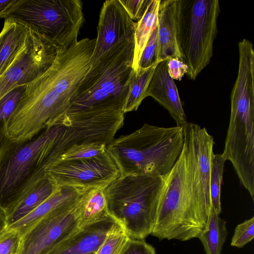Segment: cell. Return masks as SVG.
I'll return each instance as SVG.
<instances>
[{
    "label": "cell",
    "instance_id": "cell-16",
    "mask_svg": "<svg viewBox=\"0 0 254 254\" xmlns=\"http://www.w3.org/2000/svg\"><path fill=\"white\" fill-rule=\"evenodd\" d=\"M116 223V221L110 216L103 221L78 229L47 254L95 253Z\"/></svg>",
    "mask_w": 254,
    "mask_h": 254
},
{
    "label": "cell",
    "instance_id": "cell-26",
    "mask_svg": "<svg viewBox=\"0 0 254 254\" xmlns=\"http://www.w3.org/2000/svg\"><path fill=\"white\" fill-rule=\"evenodd\" d=\"M26 85L15 87L0 100V151L7 139L5 136L7 121L17 106Z\"/></svg>",
    "mask_w": 254,
    "mask_h": 254
},
{
    "label": "cell",
    "instance_id": "cell-9",
    "mask_svg": "<svg viewBox=\"0 0 254 254\" xmlns=\"http://www.w3.org/2000/svg\"><path fill=\"white\" fill-rule=\"evenodd\" d=\"M124 120L122 111L89 112L56 119L48 126L54 127L53 144L57 160L74 145L91 142L108 145L123 127Z\"/></svg>",
    "mask_w": 254,
    "mask_h": 254
},
{
    "label": "cell",
    "instance_id": "cell-20",
    "mask_svg": "<svg viewBox=\"0 0 254 254\" xmlns=\"http://www.w3.org/2000/svg\"><path fill=\"white\" fill-rule=\"evenodd\" d=\"M75 212L79 229L103 221L111 216L107 210L105 188L83 190Z\"/></svg>",
    "mask_w": 254,
    "mask_h": 254
},
{
    "label": "cell",
    "instance_id": "cell-10",
    "mask_svg": "<svg viewBox=\"0 0 254 254\" xmlns=\"http://www.w3.org/2000/svg\"><path fill=\"white\" fill-rule=\"evenodd\" d=\"M57 186L87 190L105 188L120 175L119 168L107 149L93 157L58 159L45 170Z\"/></svg>",
    "mask_w": 254,
    "mask_h": 254
},
{
    "label": "cell",
    "instance_id": "cell-32",
    "mask_svg": "<svg viewBox=\"0 0 254 254\" xmlns=\"http://www.w3.org/2000/svg\"><path fill=\"white\" fill-rule=\"evenodd\" d=\"M20 240L15 232L4 230L0 235V254H16Z\"/></svg>",
    "mask_w": 254,
    "mask_h": 254
},
{
    "label": "cell",
    "instance_id": "cell-11",
    "mask_svg": "<svg viewBox=\"0 0 254 254\" xmlns=\"http://www.w3.org/2000/svg\"><path fill=\"white\" fill-rule=\"evenodd\" d=\"M56 55L55 47L30 30L24 47L0 76V100L15 87L27 85L40 76Z\"/></svg>",
    "mask_w": 254,
    "mask_h": 254
},
{
    "label": "cell",
    "instance_id": "cell-3",
    "mask_svg": "<svg viewBox=\"0 0 254 254\" xmlns=\"http://www.w3.org/2000/svg\"><path fill=\"white\" fill-rule=\"evenodd\" d=\"M134 48V35L116 44L90 65L71 104L60 117L89 112L123 111L135 73Z\"/></svg>",
    "mask_w": 254,
    "mask_h": 254
},
{
    "label": "cell",
    "instance_id": "cell-17",
    "mask_svg": "<svg viewBox=\"0 0 254 254\" xmlns=\"http://www.w3.org/2000/svg\"><path fill=\"white\" fill-rule=\"evenodd\" d=\"M178 4V0H160L157 16V62L172 58L183 61L177 40Z\"/></svg>",
    "mask_w": 254,
    "mask_h": 254
},
{
    "label": "cell",
    "instance_id": "cell-5",
    "mask_svg": "<svg viewBox=\"0 0 254 254\" xmlns=\"http://www.w3.org/2000/svg\"><path fill=\"white\" fill-rule=\"evenodd\" d=\"M53 126L21 142L7 139L0 151V208L9 214L56 161Z\"/></svg>",
    "mask_w": 254,
    "mask_h": 254
},
{
    "label": "cell",
    "instance_id": "cell-30",
    "mask_svg": "<svg viewBox=\"0 0 254 254\" xmlns=\"http://www.w3.org/2000/svg\"><path fill=\"white\" fill-rule=\"evenodd\" d=\"M157 51L158 43L157 25L156 27L153 31L142 53L139 64V68H147L152 65L158 62L157 61Z\"/></svg>",
    "mask_w": 254,
    "mask_h": 254
},
{
    "label": "cell",
    "instance_id": "cell-4",
    "mask_svg": "<svg viewBox=\"0 0 254 254\" xmlns=\"http://www.w3.org/2000/svg\"><path fill=\"white\" fill-rule=\"evenodd\" d=\"M184 143L183 127H160L144 124L106 145L117 164L120 176L167 174L178 159Z\"/></svg>",
    "mask_w": 254,
    "mask_h": 254
},
{
    "label": "cell",
    "instance_id": "cell-19",
    "mask_svg": "<svg viewBox=\"0 0 254 254\" xmlns=\"http://www.w3.org/2000/svg\"><path fill=\"white\" fill-rule=\"evenodd\" d=\"M30 30L10 19H4L0 32V76L6 70L24 47Z\"/></svg>",
    "mask_w": 254,
    "mask_h": 254
},
{
    "label": "cell",
    "instance_id": "cell-23",
    "mask_svg": "<svg viewBox=\"0 0 254 254\" xmlns=\"http://www.w3.org/2000/svg\"><path fill=\"white\" fill-rule=\"evenodd\" d=\"M227 234L225 221L211 207L206 227L197 238L206 254H221Z\"/></svg>",
    "mask_w": 254,
    "mask_h": 254
},
{
    "label": "cell",
    "instance_id": "cell-2",
    "mask_svg": "<svg viewBox=\"0 0 254 254\" xmlns=\"http://www.w3.org/2000/svg\"><path fill=\"white\" fill-rule=\"evenodd\" d=\"M193 161L184 136L183 149L162 185L155 224L151 234L159 240L186 241L197 238L209 214L201 206L193 184Z\"/></svg>",
    "mask_w": 254,
    "mask_h": 254
},
{
    "label": "cell",
    "instance_id": "cell-24",
    "mask_svg": "<svg viewBox=\"0 0 254 254\" xmlns=\"http://www.w3.org/2000/svg\"><path fill=\"white\" fill-rule=\"evenodd\" d=\"M145 68H139L134 73L130 89L123 108L125 114L127 112L136 111L144 98L155 69L159 63Z\"/></svg>",
    "mask_w": 254,
    "mask_h": 254
},
{
    "label": "cell",
    "instance_id": "cell-36",
    "mask_svg": "<svg viewBox=\"0 0 254 254\" xmlns=\"http://www.w3.org/2000/svg\"><path fill=\"white\" fill-rule=\"evenodd\" d=\"M7 227L6 216L5 212L0 208V235Z\"/></svg>",
    "mask_w": 254,
    "mask_h": 254
},
{
    "label": "cell",
    "instance_id": "cell-28",
    "mask_svg": "<svg viewBox=\"0 0 254 254\" xmlns=\"http://www.w3.org/2000/svg\"><path fill=\"white\" fill-rule=\"evenodd\" d=\"M106 150V145L101 142L74 145L64 151L59 159L74 160L89 158L100 154Z\"/></svg>",
    "mask_w": 254,
    "mask_h": 254
},
{
    "label": "cell",
    "instance_id": "cell-1",
    "mask_svg": "<svg viewBox=\"0 0 254 254\" xmlns=\"http://www.w3.org/2000/svg\"><path fill=\"white\" fill-rule=\"evenodd\" d=\"M96 39L84 38L57 51L54 62L26 85L8 119L5 136L13 142L32 138L69 108L90 67Z\"/></svg>",
    "mask_w": 254,
    "mask_h": 254
},
{
    "label": "cell",
    "instance_id": "cell-37",
    "mask_svg": "<svg viewBox=\"0 0 254 254\" xmlns=\"http://www.w3.org/2000/svg\"><path fill=\"white\" fill-rule=\"evenodd\" d=\"M95 253H90V254H94Z\"/></svg>",
    "mask_w": 254,
    "mask_h": 254
},
{
    "label": "cell",
    "instance_id": "cell-13",
    "mask_svg": "<svg viewBox=\"0 0 254 254\" xmlns=\"http://www.w3.org/2000/svg\"><path fill=\"white\" fill-rule=\"evenodd\" d=\"M135 27L136 22L129 17L120 0H106L99 15L91 65L116 44L134 35Z\"/></svg>",
    "mask_w": 254,
    "mask_h": 254
},
{
    "label": "cell",
    "instance_id": "cell-27",
    "mask_svg": "<svg viewBox=\"0 0 254 254\" xmlns=\"http://www.w3.org/2000/svg\"><path fill=\"white\" fill-rule=\"evenodd\" d=\"M129 238L123 228L116 222L94 254H120L123 246Z\"/></svg>",
    "mask_w": 254,
    "mask_h": 254
},
{
    "label": "cell",
    "instance_id": "cell-22",
    "mask_svg": "<svg viewBox=\"0 0 254 254\" xmlns=\"http://www.w3.org/2000/svg\"><path fill=\"white\" fill-rule=\"evenodd\" d=\"M160 0H149L143 15L137 22L134 32V48L132 67L137 73L142 53L157 25V16Z\"/></svg>",
    "mask_w": 254,
    "mask_h": 254
},
{
    "label": "cell",
    "instance_id": "cell-6",
    "mask_svg": "<svg viewBox=\"0 0 254 254\" xmlns=\"http://www.w3.org/2000/svg\"><path fill=\"white\" fill-rule=\"evenodd\" d=\"M161 177L119 176L105 188L109 215L130 238L151 235L157 215Z\"/></svg>",
    "mask_w": 254,
    "mask_h": 254
},
{
    "label": "cell",
    "instance_id": "cell-7",
    "mask_svg": "<svg viewBox=\"0 0 254 254\" xmlns=\"http://www.w3.org/2000/svg\"><path fill=\"white\" fill-rule=\"evenodd\" d=\"M2 18L26 26L57 51L78 41L84 21L80 0H17Z\"/></svg>",
    "mask_w": 254,
    "mask_h": 254
},
{
    "label": "cell",
    "instance_id": "cell-15",
    "mask_svg": "<svg viewBox=\"0 0 254 254\" xmlns=\"http://www.w3.org/2000/svg\"><path fill=\"white\" fill-rule=\"evenodd\" d=\"M167 60L157 65L146 91L150 96L166 109L176 123L177 126H184L188 122L177 87L169 76Z\"/></svg>",
    "mask_w": 254,
    "mask_h": 254
},
{
    "label": "cell",
    "instance_id": "cell-25",
    "mask_svg": "<svg viewBox=\"0 0 254 254\" xmlns=\"http://www.w3.org/2000/svg\"><path fill=\"white\" fill-rule=\"evenodd\" d=\"M226 161L221 153H213L212 154L209 182L210 198L211 207L219 215L222 211L220 199L221 186Z\"/></svg>",
    "mask_w": 254,
    "mask_h": 254
},
{
    "label": "cell",
    "instance_id": "cell-35",
    "mask_svg": "<svg viewBox=\"0 0 254 254\" xmlns=\"http://www.w3.org/2000/svg\"><path fill=\"white\" fill-rule=\"evenodd\" d=\"M17 0H0V19Z\"/></svg>",
    "mask_w": 254,
    "mask_h": 254
},
{
    "label": "cell",
    "instance_id": "cell-34",
    "mask_svg": "<svg viewBox=\"0 0 254 254\" xmlns=\"http://www.w3.org/2000/svg\"><path fill=\"white\" fill-rule=\"evenodd\" d=\"M167 70L173 80H181L188 70V65L178 58L167 59Z\"/></svg>",
    "mask_w": 254,
    "mask_h": 254
},
{
    "label": "cell",
    "instance_id": "cell-8",
    "mask_svg": "<svg viewBox=\"0 0 254 254\" xmlns=\"http://www.w3.org/2000/svg\"><path fill=\"white\" fill-rule=\"evenodd\" d=\"M177 40L187 75L194 80L209 64L218 33V0H178Z\"/></svg>",
    "mask_w": 254,
    "mask_h": 254
},
{
    "label": "cell",
    "instance_id": "cell-14",
    "mask_svg": "<svg viewBox=\"0 0 254 254\" xmlns=\"http://www.w3.org/2000/svg\"><path fill=\"white\" fill-rule=\"evenodd\" d=\"M183 127L193 159L197 196L203 207L210 212L209 182L214 139L205 127L197 124L187 123Z\"/></svg>",
    "mask_w": 254,
    "mask_h": 254
},
{
    "label": "cell",
    "instance_id": "cell-31",
    "mask_svg": "<svg viewBox=\"0 0 254 254\" xmlns=\"http://www.w3.org/2000/svg\"><path fill=\"white\" fill-rule=\"evenodd\" d=\"M154 248L144 239L129 238L120 254H155Z\"/></svg>",
    "mask_w": 254,
    "mask_h": 254
},
{
    "label": "cell",
    "instance_id": "cell-21",
    "mask_svg": "<svg viewBox=\"0 0 254 254\" xmlns=\"http://www.w3.org/2000/svg\"><path fill=\"white\" fill-rule=\"evenodd\" d=\"M58 187L46 175L32 188L12 211L6 215L7 226L17 222L34 210L48 198Z\"/></svg>",
    "mask_w": 254,
    "mask_h": 254
},
{
    "label": "cell",
    "instance_id": "cell-12",
    "mask_svg": "<svg viewBox=\"0 0 254 254\" xmlns=\"http://www.w3.org/2000/svg\"><path fill=\"white\" fill-rule=\"evenodd\" d=\"M77 203L56 209L37 222L20 237L16 254H47L75 232Z\"/></svg>",
    "mask_w": 254,
    "mask_h": 254
},
{
    "label": "cell",
    "instance_id": "cell-29",
    "mask_svg": "<svg viewBox=\"0 0 254 254\" xmlns=\"http://www.w3.org/2000/svg\"><path fill=\"white\" fill-rule=\"evenodd\" d=\"M254 237V217L246 220L235 228L231 246L238 248L243 247Z\"/></svg>",
    "mask_w": 254,
    "mask_h": 254
},
{
    "label": "cell",
    "instance_id": "cell-18",
    "mask_svg": "<svg viewBox=\"0 0 254 254\" xmlns=\"http://www.w3.org/2000/svg\"><path fill=\"white\" fill-rule=\"evenodd\" d=\"M82 190L72 187L58 186L41 204L19 220L7 226L4 230L15 232L21 237L37 222L53 211L76 204Z\"/></svg>",
    "mask_w": 254,
    "mask_h": 254
},
{
    "label": "cell",
    "instance_id": "cell-33",
    "mask_svg": "<svg viewBox=\"0 0 254 254\" xmlns=\"http://www.w3.org/2000/svg\"><path fill=\"white\" fill-rule=\"evenodd\" d=\"M129 17L139 20L143 15L149 0H120Z\"/></svg>",
    "mask_w": 254,
    "mask_h": 254
}]
</instances>
